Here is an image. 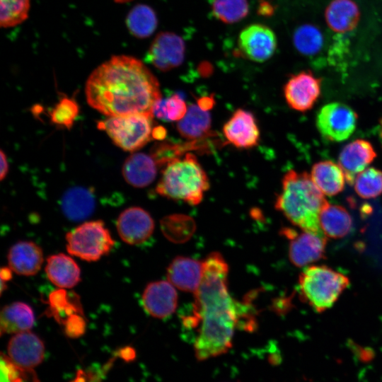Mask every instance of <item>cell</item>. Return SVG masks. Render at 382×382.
Here are the masks:
<instances>
[{
    "mask_svg": "<svg viewBox=\"0 0 382 382\" xmlns=\"http://www.w3.org/2000/svg\"><path fill=\"white\" fill-rule=\"evenodd\" d=\"M203 263V276L195 293L192 313L183 320L185 327L198 328L193 348L199 361L221 356L231 348L243 311L242 306L229 294L228 267L223 256L212 253Z\"/></svg>",
    "mask_w": 382,
    "mask_h": 382,
    "instance_id": "obj_1",
    "label": "cell"
},
{
    "mask_svg": "<svg viewBox=\"0 0 382 382\" xmlns=\"http://www.w3.org/2000/svg\"><path fill=\"white\" fill-rule=\"evenodd\" d=\"M85 92L88 104L108 117L153 115L161 98L155 76L140 60L127 55L113 56L98 66L87 79Z\"/></svg>",
    "mask_w": 382,
    "mask_h": 382,
    "instance_id": "obj_2",
    "label": "cell"
},
{
    "mask_svg": "<svg viewBox=\"0 0 382 382\" xmlns=\"http://www.w3.org/2000/svg\"><path fill=\"white\" fill-rule=\"evenodd\" d=\"M282 183L275 208L303 231L325 235L320 226L319 215L328 201L311 175L290 170L284 174Z\"/></svg>",
    "mask_w": 382,
    "mask_h": 382,
    "instance_id": "obj_3",
    "label": "cell"
},
{
    "mask_svg": "<svg viewBox=\"0 0 382 382\" xmlns=\"http://www.w3.org/2000/svg\"><path fill=\"white\" fill-rule=\"evenodd\" d=\"M209 188L205 171L196 156L188 153L165 166L156 191L162 197L197 205Z\"/></svg>",
    "mask_w": 382,
    "mask_h": 382,
    "instance_id": "obj_4",
    "label": "cell"
},
{
    "mask_svg": "<svg viewBox=\"0 0 382 382\" xmlns=\"http://www.w3.org/2000/svg\"><path fill=\"white\" fill-rule=\"evenodd\" d=\"M349 285L346 275L325 265L307 267L299 278L302 300L318 313L331 308Z\"/></svg>",
    "mask_w": 382,
    "mask_h": 382,
    "instance_id": "obj_5",
    "label": "cell"
},
{
    "mask_svg": "<svg viewBox=\"0 0 382 382\" xmlns=\"http://www.w3.org/2000/svg\"><path fill=\"white\" fill-rule=\"evenodd\" d=\"M67 252L87 262L99 260L115 245L110 231L101 220L82 223L66 235Z\"/></svg>",
    "mask_w": 382,
    "mask_h": 382,
    "instance_id": "obj_6",
    "label": "cell"
},
{
    "mask_svg": "<svg viewBox=\"0 0 382 382\" xmlns=\"http://www.w3.org/2000/svg\"><path fill=\"white\" fill-rule=\"evenodd\" d=\"M153 115L148 114L108 117L98 122V127L105 131L116 146L133 152L143 147L153 138Z\"/></svg>",
    "mask_w": 382,
    "mask_h": 382,
    "instance_id": "obj_7",
    "label": "cell"
},
{
    "mask_svg": "<svg viewBox=\"0 0 382 382\" xmlns=\"http://www.w3.org/2000/svg\"><path fill=\"white\" fill-rule=\"evenodd\" d=\"M357 120V113L349 105L333 102L320 109L316 125L324 139L332 142H340L353 134Z\"/></svg>",
    "mask_w": 382,
    "mask_h": 382,
    "instance_id": "obj_8",
    "label": "cell"
},
{
    "mask_svg": "<svg viewBox=\"0 0 382 382\" xmlns=\"http://www.w3.org/2000/svg\"><path fill=\"white\" fill-rule=\"evenodd\" d=\"M320 93L321 79L311 71L291 76L284 86V96L288 105L301 112L311 110Z\"/></svg>",
    "mask_w": 382,
    "mask_h": 382,
    "instance_id": "obj_9",
    "label": "cell"
},
{
    "mask_svg": "<svg viewBox=\"0 0 382 382\" xmlns=\"http://www.w3.org/2000/svg\"><path fill=\"white\" fill-rule=\"evenodd\" d=\"M238 47L248 59L263 62L269 59L277 49V37L269 27L262 24H251L239 34Z\"/></svg>",
    "mask_w": 382,
    "mask_h": 382,
    "instance_id": "obj_10",
    "label": "cell"
},
{
    "mask_svg": "<svg viewBox=\"0 0 382 382\" xmlns=\"http://www.w3.org/2000/svg\"><path fill=\"white\" fill-rule=\"evenodd\" d=\"M283 232L290 240L289 257L295 266H306L324 257L327 242L325 235L304 231L299 234L290 228Z\"/></svg>",
    "mask_w": 382,
    "mask_h": 382,
    "instance_id": "obj_11",
    "label": "cell"
},
{
    "mask_svg": "<svg viewBox=\"0 0 382 382\" xmlns=\"http://www.w3.org/2000/svg\"><path fill=\"white\" fill-rule=\"evenodd\" d=\"M45 345L34 332L28 330L14 334L10 339L8 357L17 366L25 370H33L45 358Z\"/></svg>",
    "mask_w": 382,
    "mask_h": 382,
    "instance_id": "obj_12",
    "label": "cell"
},
{
    "mask_svg": "<svg viewBox=\"0 0 382 382\" xmlns=\"http://www.w3.org/2000/svg\"><path fill=\"white\" fill-rule=\"evenodd\" d=\"M154 226V221L150 214L139 207L125 209L116 222L120 237L129 245L144 243L152 235Z\"/></svg>",
    "mask_w": 382,
    "mask_h": 382,
    "instance_id": "obj_13",
    "label": "cell"
},
{
    "mask_svg": "<svg viewBox=\"0 0 382 382\" xmlns=\"http://www.w3.org/2000/svg\"><path fill=\"white\" fill-rule=\"evenodd\" d=\"M184 53L185 45L180 37L170 33H162L151 43L146 60L158 69L166 71L181 64Z\"/></svg>",
    "mask_w": 382,
    "mask_h": 382,
    "instance_id": "obj_14",
    "label": "cell"
},
{
    "mask_svg": "<svg viewBox=\"0 0 382 382\" xmlns=\"http://www.w3.org/2000/svg\"><path fill=\"white\" fill-rule=\"evenodd\" d=\"M223 133L229 143L241 149L254 147L260 140V130L254 115L243 109L233 113L224 124Z\"/></svg>",
    "mask_w": 382,
    "mask_h": 382,
    "instance_id": "obj_15",
    "label": "cell"
},
{
    "mask_svg": "<svg viewBox=\"0 0 382 382\" xmlns=\"http://www.w3.org/2000/svg\"><path fill=\"white\" fill-rule=\"evenodd\" d=\"M142 305L151 316L165 318L172 315L178 305V294L169 281H156L147 284L142 294Z\"/></svg>",
    "mask_w": 382,
    "mask_h": 382,
    "instance_id": "obj_16",
    "label": "cell"
},
{
    "mask_svg": "<svg viewBox=\"0 0 382 382\" xmlns=\"http://www.w3.org/2000/svg\"><path fill=\"white\" fill-rule=\"evenodd\" d=\"M376 156L373 145L367 140L358 139L346 144L338 157V164L345 175L346 181L353 185L356 176L367 168Z\"/></svg>",
    "mask_w": 382,
    "mask_h": 382,
    "instance_id": "obj_17",
    "label": "cell"
},
{
    "mask_svg": "<svg viewBox=\"0 0 382 382\" xmlns=\"http://www.w3.org/2000/svg\"><path fill=\"white\" fill-rule=\"evenodd\" d=\"M203 272V262L178 256L169 265L167 277L168 281L178 289L195 293L201 283Z\"/></svg>",
    "mask_w": 382,
    "mask_h": 382,
    "instance_id": "obj_18",
    "label": "cell"
},
{
    "mask_svg": "<svg viewBox=\"0 0 382 382\" xmlns=\"http://www.w3.org/2000/svg\"><path fill=\"white\" fill-rule=\"evenodd\" d=\"M7 259L10 269L23 276L36 274L44 261L41 248L28 241H19L13 245L8 250Z\"/></svg>",
    "mask_w": 382,
    "mask_h": 382,
    "instance_id": "obj_19",
    "label": "cell"
},
{
    "mask_svg": "<svg viewBox=\"0 0 382 382\" xmlns=\"http://www.w3.org/2000/svg\"><path fill=\"white\" fill-rule=\"evenodd\" d=\"M45 272L49 280L61 289H71L81 280V270L69 255L59 253L47 259Z\"/></svg>",
    "mask_w": 382,
    "mask_h": 382,
    "instance_id": "obj_20",
    "label": "cell"
},
{
    "mask_svg": "<svg viewBox=\"0 0 382 382\" xmlns=\"http://www.w3.org/2000/svg\"><path fill=\"white\" fill-rule=\"evenodd\" d=\"M158 164L144 153H134L125 161L122 175L125 181L134 187H144L156 178Z\"/></svg>",
    "mask_w": 382,
    "mask_h": 382,
    "instance_id": "obj_21",
    "label": "cell"
},
{
    "mask_svg": "<svg viewBox=\"0 0 382 382\" xmlns=\"http://www.w3.org/2000/svg\"><path fill=\"white\" fill-rule=\"evenodd\" d=\"M325 18L332 30L345 33L356 28L360 18V11L352 0H333L325 9Z\"/></svg>",
    "mask_w": 382,
    "mask_h": 382,
    "instance_id": "obj_22",
    "label": "cell"
},
{
    "mask_svg": "<svg viewBox=\"0 0 382 382\" xmlns=\"http://www.w3.org/2000/svg\"><path fill=\"white\" fill-rule=\"evenodd\" d=\"M311 177L318 188L325 195L333 196L343 191L345 175L339 164L325 160L316 163L311 168Z\"/></svg>",
    "mask_w": 382,
    "mask_h": 382,
    "instance_id": "obj_23",
    "label": "cell"
},
{
    "mask_svg": "<svg viewBox=\"0 0 382 382\" xmlns=\"http://www.w3.org/2000/svg\"><path fill=\"white\" fill-rule=\"evenodd\" d=\"M33 310L27 303L16 301L5 306L1 311V334H17L28 331L34 325Z\"/></svg>",
    "mask_w": 382,
    "mask_h": 382,
    "instance_id": "obj_24",
    "label": "cell"
},
{
    "mask_svg": "<svg viewBox=\"0 0 382 382\" xmlns=\"http://www.w3.org/2000/svg\"><path fill=\"white\" fill-rule=\"evenodd\" d=\"M320 226L326 237L332 238L347 236L352 227V219L345 208L327 202L319 215Z\"/></svg>",
    "mask_w": 382,
    "mask_h": 382,
    "instance_id": "obj_25",
    "label": "cell"
},
{
    "mask_svg": "<svg viewBox=\"0 0 382 382\" xmlns=\"http://www.w3.org/2000/svg\"><path fill=\"white\" fill-rule=\"evenodd\" d=\"M95 199L90 189L82 187L70 188L62 200L64 214L70 220L80 221L87 218L93 211Z\"/></svg>",
    "mask_w": 382,
    "mask_h": 382,
    "instance_id": "obj_26",
    "label": "cell"
},
{
    "mask_svg": "<svg viewBox=\"0 0 382 382\" xmlns=\"http://www.w3.org/2000/svg\"><path fill=\"white\" fill-rule=\"evenodd\" d=\"M176 128L184 138L195 139L209 133L211 116L208 110L198 104L191 105L183 119L177 122Z\"/></svg>",
    "mask_w": 382,
    "mask_h": 382,
    "instance_id": "obj_27",
    "label": "cell"
},
{
    "mask_svg": "<svg viewBox=\"0 0 382 382\" xmlns=\"http://www.w3.org/2000/svg\"><path fill=\"white\" fill-rule=\"evenodd\" d=\"M161 229L169 241L182 243L191 238L195 229V224L189 216L171 214L162 219Z\"/></svg>",
    "mask_w": 382,
    "mask_h": 382,
    "instance_id": "obj_28",
    "label": "cell"
},
{
    "mask_svg": "<svg viewBox=\"0 0 382 382\" xmlns=\"http://www.w3.org/2000/svg\"><path fill=\"white\" fill-rule=\"evenodd\" d=\"M294 44L302 54L312 57L318 54L324 45L323 34L313 24H303L296 29L294 33Z\"/></svg>",
    "mask_w": 382,
    "mask_h": 382,
    "instance_id": "obj_29",
    "label": "cell"
},
{
    "mask_svg": "<svg viewBox=\"0 0 382 382\" xmlns=\"http://www.w3.org/2000/svg\"><path fill=\"white\" fill-rule=\"evenodd\" d=\"M127 25L130 33L136 37H146L156 28V16L149 6L138 5L129 13Z\"/></svg>",
    "mask_w": 382,
    "mask_h": 382,
    "instance_id": "obj_30",
    "label": "cell"
},
{
    "mask_svg": "<svg viewBox=\"0 0 382 382\" xmlns=\"http://www.w3.org/2000/svg\"><path fill=\"white\" fill-rule=\"evenodd\" d=\"M214 16L226 23H233L248 13L247 0H208Z\"/></svg>",
    "mask_w": 382,
    "mask_h": 382,
    "instance_id": "obj_31",
    "label": "cell"
},
{
    "mask_svg": "<svg viewBox=\"0 0 382 382\" xmlns=\"http://www.w3.org/2000/svg\"><path fill=\"white\" fill-rule=\"evenodd\" d=\"M356 193L361 198H376L382 194V171L374 167L359 173L354 181Z\"/></svg>",
    "mask_w": 382,
    "mask_h": 382,
    "instance_id": "obj_32",
    "label": "cell"
},
{
    "mask_svg": "<svg viewBox=\"0 0 382 382\" xmlns=\"http://www.w3.org/2000/svg\"><path fill=\"white\" fill-rule=\"evenodd\" d=\"M187 105L178 94L158 100L154 105V117L164 121H179L184 117L187 111Z\"/></svg>",
    "mask_w": 382,
    "mask_h": 382,
    "instance_id": "obj_33",
    "label": "cell"
},
{
    "mask_svg": "<svg viewBox=\"0 0 382 382\" xmlns=\"http://www.w3.org/2000/svg\"><path fill=\"white\" fill-rule=\"evenodd\" d=\"M30 0H1L0 24L10 28L23 23L28 16Z\"/></svg>",
    "mask_w": 382,
    "mask_h": 382,
    "instance_id": "obj_34",
    "label": "cell"
},
{
    "mask_svg": "<svg viewBox=\"0 0 382 382\" xmlns=\"http://www.w3.org/2000/svg\"><path fill=\"white\" fill-rule=\"evenodd\" d=\"M79 112V108L76 102L64 97L51 111V120L57 125L70 129Z\"/></svg>",
    "mask_w": 382,
    "mask_h": 382,
    "instance_id": "obj_35",
    "label": "cell"
},
{
    "mask_svg": "<svg viewBox=\"0 0 382 382\" xmlns=\"http://www.w3.org/2000/svg\"><path fill=\"white\" fill-rule=\"evenodd\" d=\"M13 364L7 355L1 354L0 361L1 382H27L29 373Z\"/></svg>",
    "mask_w": 382,
    "mask_h": 382,
    "instance_id": "obj_36",
    "label": "cell"
},
{
    "mask_svg": "<svg viewBox=\"0 0 382 382\" xmlns=\"http://www.w3.org/2000/svg\"><path fill=\"white\" fill-rule=\"evenodd\" d=\"M84 322L79 317H72L66 324V333L71 337H79L84 331Z\"/></svg>",
    "mask_w": 382,
    "mask_h": 382,
    "instance_id": "obj_37",
    "label": "cell"
},
{
    "mask_svg": "<svg viewBox=\"0 0 382 382\" xmlns=\"http://www.w3.org/2000/svg\"><path fill=\"white\" fill-rule=\"evenodd\" d=\"M375 357L374 352L370 347L361 349L357 359L362 363L371 362Z\"/></svg>",
    "mask_w": 382,
    "mask_h": 382,
    "instance_id": "obj_38",
    "label": "cell"
},
{
    "mask_svg": "<svg viewBox=\"0 0 382 382\" xmlns=\"http://www.w3.org/2000/svg\"><path fill=\"white\" fill-rule=\"evenodd\" d=\"M0 163V179L1 180H3L6 178L8 172V163L6 158V156L2 150L1 151Z\"/></svg>",
    "mask_w": 382,
    "mask_h": 382,
    "instance_id": "obj_39",
    "label": "cell"
},
{
    "mask_svg": "<svg viewBox=\"0 0 382 382\" xmlns=\"http://www.w3.org/2000/svg\"><path fill=\"white\" fill-rule=\"evenodd\" d=\"M166 131L163 127H156L153 129L152 137L157 140H162L165 138Z\"/></svg>",
    "mask_w": 382,
    "mask_h": 382,
    "instance_id": "obj_40",
    "label": "cell"
},
{
    "mask_svg": "<svg viewBox=\"0 0 382 382\" xmlns=\"http://www.w3.org/2000/svg\"><path fill=\"white\" fill-rule=\"evenodd\" d=\"M12 270L10 267H2L1 270V282H6L11 278Z\"/></svg>",
    "mask_w": 382,
    "mask_h": 382,
    "instance_id": "obj_41",
    "label": "cell"
},
{
    "mask_svg": "<svg viewBox=\"0 0 382 382\" xmlns=\"http://www.w3.org/2000/svg\"><path fill=\"white\" fill-rule=\"evenodd\" d=\"M378 132H379V138H380V140H381V145H382V117L379 121V129H378Z\"/></svg>",
    "mask_w": 382,
    "mask_h": 382,
    "instance_id": "obj_42",
    "label": "cell"
},
{
    "mask_svg": "<svg viewBox=\"0 0 382 382\" xmlns=\"http://www.w3.org/2000/svg\"><path fill=\"white\" fill-rule=\"evenodd\" d=\"M115 1L117 2H127V1H131V0H115Z\"/></svg>",
    "mask_w": 382,
    "mask_h": 382,
    "instance_id": "obj_43",
    "label": "cell"
}]
</instances>
